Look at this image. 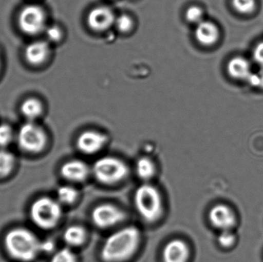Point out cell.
Returning <instances> with one entry per match:
<instances>
[{
    "label": "cell",
    "instance_id": "6da1fadb",
    "mask_svg": "<svg viewBox=\"0 0 263 262\" xmlns=\"http://www.w3.org/2000/svg\"><path fill=\"white\" fill-rule=\"evenodd\" d=\"M139 229L128 226L111 234L103 243L101 258L105 262H123L129 259L139 249Z\"/></svg>",
    "mask_w": 263,
    "mask_h": 262
},
{
    "label": "cell",
    "instance_id": "7a4b0ae2",
    "mask_svg": "<svg viewBox=\"0 0 263 262\" xmlns=\"http://www.w3.org/2000/svg\"><path fill=\"white\" fill-rule=\"evenodd\" d=\"M41 240L30 229L15 227L9 229L3 238L5 249L15 261L30 262L40 255Z\"/></svg>",
    "mask_w": 263,
    "mask_h": 262
},
{
    "label": "cell",
    "instance_id": "3957f363",
    "mask_svg": "<svg viewBox=\"0 0 263 262\" xmlns=\"http://www.w3.org/2000/svg\"><path fill=\"white\" fill-rule=\"evenodd\" d=\"M135 207L143 221L154 223L159 221L163 214L162 195L155 186L142 184L134 193Z\"/></svg>",
    "mask_w": 263,
    "mask_h": 262
},
{
    "label": "cell",
    "instance_id": "277c9868",
    "mask_svg": "<svg viewBox=\"0 0 263 262\" xmlns=\"http://www.w3.org/2000/svg\"><path fill=\"white\" fill-rule=\"evenodd\" d=\"M29 216L39 229L50 230L60 223L63 216L62 205L57 198L41 196L34 200L29 208Z\"/></svg>",
    "mask_w": 263,
    "mask_h": 262
},
{
    "label": "cell",
    "instance_id": "5b68a950",
    "mask_svg": "<svg viewBox=\"0 0 263 262\" xmlns=\"http://www.w3.org/2000/svg\"><path fill=\"white\" fill-rule=\"evenodd\" d=\"M97 181L106 186L118 184L129 175V168L124 162L112 156L99 158L92 168Z\"/></svg>",
    "mask_w": 263,
    "mask_h": 262
},
{
    "label": "cell",
    "instance_id": "8992f818",
    "mask_svg": "<svg viewBox=\"0 0 263 262\" xmlns=\"http://www.w3.org/2000/svg\"><path fill=\"white\" fill-rule=\"evenodd\" d=\"M18 148L28 154L40 153L46 149L48 136L46 131L35 122H26L15 133Z\"/></svg>",
    "mask_w": 263,
    "mask_h": 262
},
{
    "label": "cell",
    "instance_id": "52a82bcc",
    "mask_svg": "<svg viewBox=\"0 0 263 262\" xmlns=\"http://www.w3.org/2000/svg\"><path fill=\"white\" fill-rule=\"evenodd\" d=\"M18 24L22 32L26 35L41 33L47 27L46 12L37 5H27L18 14Z\"/></svg>",
    "mask_w": 263,
    "mask_h": 262
},
{
    "label": "cell",
    "instance_id": "ba28073f",
    "mask_svg": "<svg viewBox=\"0 0 263 262\" xmlns=\"http://www.w3.org/2000/svg\"><path fill=\"white\" fill-rule=\"evenodd\" d=\"M126 218L121 209L109 203L99 205L91 214L92 223L99 229H109L121 223Z\"/></svg>",
    "mask_w": 263,
    "mask_h": 262
},
{
    "label": "cell",
    "instance_id": "9c48e42d",
    "mask_svg": "<svg viewBox=\"0 0 263 262\" xmlns=\"http://www.w3.org/2000/svg\"><path fill=\"white\" fill-rule=\"evenodd\" d=\"M117 15L107 6H99L91 9L88 14L87 24L92 31L105 32L115 25Z\"/></svg>",
    "mask_w": 263,
    "mask_h": 262
},
{
    "label": "cell",
    "instance_id": "30bf717a",
    "mask_svg": "<svg viewBox=\"0 0 263 262\" xmlns=\"http://www.w3.org/2000/svg\"><path fill=\"white\" fill-rule=\"evenodd\" d=\"M107 143L106 135L94 130L82 132L77 140V149L85 155H94L103 149Z\"/></svg>",
    "mask_w": 263,
    "mask_h": 262
},
{
    "label": "cell",
    "instance_id": "8fae6325",
    "mask_svg": "<svg viewBox=\"0 0 263 262\" xmlns=\"http://www.w3.org/2000/svg\"><path fill=\"white\" fill-rule=\"evenodd\" d=\"M209 220L213 227L222 231L231 230L236 223V217L229 206L216 205L209 212Z\"/></svg>",
    "mask_w": 263,
    "mask_h": 262
},
{
    "label": "cell",
    "instance_id": "7c38bea8",
    "mask_svg": "<svg viewBox=\"0 0 263 262\" xmlns=\"http://www.w3.org/2000/svg\"><path fill=\"white\" fill-rule=\"evenodd\" d=\"M90 172L89 166L80 159H71L63 163L60 168V174L66 181L82 183L87 179Z\"/></svg>",
    "mask_w": 263,
    "mask_h": 262
},
{
    "label": "cell",
    "instance_id": "4fadbf2b",
    "mask_svg": "<svg viewBox=\"0 0 263 262\" xmlns=\"http://www.w3.org/2000/svg\"><path fill=\"white\" fill-rule=\"evenodd\" d=\"M50 46L44 40H39L29 43L24 50V56L28 63L32 66H40L49 58Z\"/></svg>",
    "mask_w": 263,
    "mask_h": 262
},
{
    "label": "cell",
    "instance_id": "5bb4252c",
    "mask_svg": "<svg viewBox=\"0 0 263 262\" xmlns=\"http://www.w3.org/2000/svg\"><path fill=\"white\" fill-rule=\"evenodd\" d=\"M190 258V249L185 241L173 239L168 241L162 252L163 262H187Z\"/></svg>",
    "mask_w": 263,
    "mask_h": 262
},
{
    "label": "cell",
    "instance_id": "9a60e30c",
    "mask_svg": "<svg viewBox=\"0 0 263 262\" xmlns=\"http://www.w3.org/2000/svg\"><path fill=\"white\" fill-rule=\"evenodd\" d=\"M195 37L202 46H212L216 44L220 37V31L216 23L203 20L196 25Z\"/></svg>",
    "mask_w": 263,
    "mask_h": 262
},
{
    "label": "cell",
    "instance_id": "2e32d148",
    "mask_svg": "<svg viewBox=\"0 0 263 262\" xmlns=\"http://www.w3.org/2000/svg\"><path fill=\"white\" fill-rule=\"evenodd\" d=\"M227 72L231 78L247 81L252 73L251 66L247 58L241 56L233 57L227 63Z\"/></svg>",
    "mask_w": 263,
    "mask_h": 262
},
{
    "label": "cell",
    "instance_id": "e0dca14e",
    "mask_svg": "<svg viewBox=\"0 0 263 262\" xmlns=\"http://www.w3.org/2000/svg\"><path fill=\"white\" fill-rule=\"evenodd\" d=\"M20 112L28 122H35L43 115V103L36 98H26L20 106Z\"/></svg>",
    "mask_w": 263,
    "mask_h": 262
},
{
    "label": "cell",
    "instance_id": "ac0fdd59",
    "mask_svg": "<svg viewBox=\"0 0 263 262\" xmlns=\"http://www.w3.org/2000/svg\"><path fill=\"white\" fill-rule=\"evenodd\" d=\"M86 239V230L81 226H69L63 233V240L69 247H79L85 243Z\"/></svg>",
    "mask_w": 263,
    "mask_h": 262
},
{
    "label": "cell",
    "instance_id": "d6986e66",
    "mask_svg": "<svg viewBox=\"0 0 263 262\" xmlns=\"http://www.w3.org/2000/svg\"><path fill=\"white\" fill-rule=\"evenodd\" d=\"M16 164V158L12 152L6 149H0V178L9 176Z\"/></svg>",
    "mask_w": 263,
    "mask_h": 262
},
{
    "label": "cell",
    "instance_id": "ffe728a7",
    "mask_svg": "<svg viewBox=\"0 0 263 262\" xmlns=\"http://www.w3.org/2000/svg\"><path fill=\"white\" fill-rule=\"evenodd\" d=\"M136 172L140 179L148 181L156 174V166L150 158L142 157L136 162Z\"/></svg>",
    "mask_w": 263,
    "mask_h": 262
},
{
    "label": "cell",
    "instance_id": "44dd1931",
    "mask_svg": "<svg viewBox=\"0 0 263 262\" xmlns=\"http://www.w3.org/2000/svg\"><path fill=\"white\" fill-rule=\"evenodd\" d=\"M79 192L70 185H64L59 187L57 191V200L63 206H70L77 201Z\"/></svg>",
    "mask_w": 263,
    "mask_h": 262
},
{
    "label": "cell",
    "instance_id": "7402d4cb",
    "mask_svg": "<svg viewBox=\"0 0 263 262\" xmlns=\"http://www.w3.org/2000/svg\"><path fill=\"white\" fill-rule=\"evenodd\" d=\"M15 140V133L10 125L0 124V149H6Z\"/></svg>",
    "mask_w": 263,
    "mask_h": 262
},
{
    "label": "cell",
    "instance_id": "603a6c76",
    "mask_svg": "<svg viewBox=\"0 0 263 262\" xmlns=\"http://www.w3.org/2000/svg\"><path fill=\"white\" fill-rule=\"evenodd\" d=\"M232 5L236 12L243 15L253 13L256 8V0H232Z\"/></svg>",
    "mask_w": 263,
    "mask_h": 262
},
{
    "label": "cell",
    "instance_id": "cb8c5ba5",
    "mask_svg": "<svg viewBox=\"0 0 263 262\" xmlns=\"http://www.w3.org/2000/svg\"><path fill=\"white\" fill-rule=\"evenodd\" d=\"M117 30L122 33H127L130 32L134 26V21L130 15L127 14H122L117 16L115 25H114Z\"/></svg>",
    "mask_w": 263,
    "mask_h": 262
},
{
    "label": "cell",
    "instance_id": "d4e9b609",
    "mask_svg": "<svg viewBox=\"0 0 263 262\" xmlns=\"http://www.w3.org/2000/svg\"><path fill=\"white\" fill-rule=\"evenodd\" d=\"M185 18L191 24L196 25L202 23L204 19V11L200 6H192L185 12Z\"/></svg>",
    "mask_w": 263,
    "mask_h": 262
},
{
    "label": "cell",
    "instance_id": "484cf974",
    "mask_svg": "<svg viewBox=\"0 0 263 262\" xmlns=\"http://www.w3.org/2000/svg\"><path fill=\"white\" fill-rule=\"evenodd\" d=\"M50 262H77V255L71 249L65 248L55 252Z\"/></svg>",
    "mask_w": 263,
    "mask_h": 262
},
{
    "label": "cell",
    "instance_id": "4316f807",
    "mask_svg": "<svg viewBox=\"0 0 263 262\" xmlns=\"http://www.w3.org/2000/svg\"><path fill=\"white\" fill-rule=\"evenodd\" d=\"M218 243L221 247L229 249L233 246L236 243V235L231 230L222 231L218 237Z\"/></svg>",
    "mask_w": 263,
    "mask_h": 262
},
{
    "label": "cell",
    "instance_id": "83f0119b",
    "mask_svg": "<svg viewBox=\"0 0 263 262\" xmlns=\"http://www.w3.org/2000/svg\"><path fill=\"white\" fill-rule=\"evenodd\" d=\"M44 32L48 41L50 43H58L63 38V30L57 25L47 26Z\"/></svg>",
    "mask_w": 263,
    "mask_h": 262
},
{
    "label": "cell",
    "instance_id": "f1b7e54d",
    "mask_svg": "<svg viewBox=\"0 0 263 262\" xmlns=\"http://www.w3.org/2000/svg\"><path fill=\"white\" fill-rule=\"evenodd\" d=\"M247 82L252 87L263 89V69L256 72H252Z\"/></svg>",
    "mask_w": 263,
    "mask_h": 262
},
{
    "label": "cell",
    "instance_id": "f546056e",
    "mask_svg": "<svg viewBox=\"0 0 263 262\" xmlns=\"http://www.w3.org/2000/svg\"><path fill=\"white\" fill-rule=\"evenodd\" d=\"M254 61L263 68V41L258 43L253 51Z\"/></svg>",
    "mask_w": 263,
    "mask_h": 262
},
{
    "label": "cell",
    "instance_id": "4dcf8cb0",
    "mask_svg": "<svg viewBox=\"0 0 263 262\" xmlns=\"http://www.w3.org/2000/svg\"><path fill=\"white\" fill-rule=\"evenodd\" d=\"M55 249V244L51 240H46V241H41L40 244V252L41 253H52L54 252Z\"/></svg>",
    "mask_w": 263,
    "mask_h": 262
},
{
    "label": "cell",
    "instance_id": "1f68e13d",
    "mask_svg": "<svg viewBox=\"0 0 263 262\" xmlns=\"http://www.w3.org/2000/svg\"><path fill=\"white\" fill-rule=\"evenodd\" d=\"M0 67H1V60H0Z\"/></svg>",
    "mask_w": 263,
    "mask_h": 262
}]
</instances>
